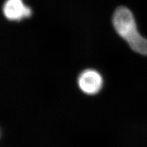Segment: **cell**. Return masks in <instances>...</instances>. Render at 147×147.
I'll return each instance as SVG.
<instances>
[{"mask_svg":"<svg viewBox=\"0 0 147 147\" xmlns=\"http://www.w3.org/2000/svg\"><path fill=\"white\" fill-rule=\"evenodd\" d=\"M113 25L118 34L134 52L147 56V39L138 31L132 13L125 6L118 7L113 16Z\"/></svg>","mask_w":147,"mask_h":147,"instance_id":"6da1fadb","label":"cell"},{"mask_svg":"<svg viewBox=\"0 0 147 147\" xmlns=\"http://www.w3.org/2000/svg\"><path fill=\"white\" fill-rule=\"evenodd\" d=\"M78 85L84 93L94 95L102 89L103 79L97 71L88 69L80 73L78 77Z\"/></svg>","mask_w":147,"mask_h":147,"instance_id":"7a4b0ae2","label":"cell"},{"mask_svg":"<svg viewBox=\"0 0 147 147\" xmlns=\"http://www.w3.org/2000/svg\"><path fill=\"white\" fill-rule=\"evenodd\" d=\"M3 12L4 17L10 21L19 22L32 15L31 9L25 5L23 0H6Z\"/></svg>","mask_w":147,"mask_h":147,"instance_id":"3957f363","label":"cell"}]
</instances>
